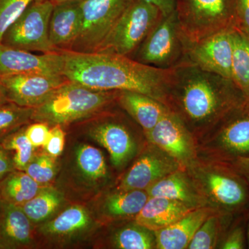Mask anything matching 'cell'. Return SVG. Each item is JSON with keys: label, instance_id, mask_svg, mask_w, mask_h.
I'll return each instance as SVG.
<instances>
[{"label": "cell", "instance_id": "cell-1", "mask_svg": "<svg viewBox=\"0 0 249 249\" xmlns=\"http://www.w3.org/2000/svg\"><path fill=\"white\" fill-rule=\"evenodd\" d=\"M62 52L63 75L70 81L98 91H136L161 103L168 98L173 69L156 68L116 54Z\"/></svg>", "mask_w": 249, "mask_h": 249}, {"label": "cell", "instance_id": "cell-2", "mask_svg": "<svg viewBox=\"0 0 249 249\" xmlns=\"http://www.w3.org/2000/svg\"><path fill=\"white\" fill-rule=\"evenodd\" d=\"M170 93L178 98L183 112L195 123L223 119L247 100L232 80L188 61L173 69Z\"/></svg>", "mask_w": 249, "mask_h": 249}, {"label": "cell", "instance_id": "cell-3", "mask_svg": "<svg viewBox=\"0 0 249 249\" xmlns=\"http://www.w3.org/2000/svg\"><path fill=\"white\" fill-rule=\"evenodd\" d=\"M117 93L91 89L69 80L34 108L32 122L64 127L94 117L116 100Z\"/></svg>", "mask_w": 249, "mask_h": 249}, {"label": "cell", "instance_id": "cell-4", "mask_svg": "<svg viewBox=\"0 0 249 249\" xmlns=\"http://www.w3.org/2000/svg\"><path fill=\"white\" fill-rule=\"evenodd\" d=\"M175 11L191 42L237 28V0H175Z\"/></svg>", "mask_w": 249, "mask_h": 249}, {"label": "cell", "instance_id": "cell-5", "mask_svg": "<svg viewBox=\"0 0 249 249\" xmlns=\"http://www.w3.org/2000/svg\"><path fill=\"white\" fill-rule=\"evenodd\" d=\"M187 41L175 11L162 16L130 58L148 66L171 70L186 61Z\"/></svg>", "mask_w": 249, "mask_h": 249}, {"label": "cell", "instance_id": "cell-6", "mask_svg": "<svg viewBox=\"0 0 249 249\" xmlns=\"http://www.w3.org/2000/svg\"><path fill=\"white\" fill-rule=\"evenodd\" d=\"M161 18L155 5L130 0L96 52L130 57Z\"/></svg>", "mask_w": 249, "mask_h": 249}, {"label": "cell", "instance_id": "cell-7", "mask_svg": "<svg viewBox=\"0 0 249 249\" xmlns=\"http://www.w3.org/2000/svg\"><path fill=\"white\" fill-rule=\"evenodd\" d=\"M53 4L47 0H34L8 28L1 43L31 52H58L49 40V27Z\"/></svg>", "mask_w": 249, "mask_h": 249}, {"label": "cell", "instance_id": "cell-8", "mask_svg": "<svg viewBox=\"0 0 249 249\" xmlns=\"http://www.w3.org/2000/svg\"><path fill=\"white\" fill-rule=\"evenodd\" d=\"M130 0H82V24L70 51L94 53L102 45Z\"/></svg>", "mask_w": 249, "mask_h": 249}, {"label": "cell", "instance_id": "cell-9", "mask_svg": "<svg viewBox=\"0 0 249 249\" xmlns=\"http://www.w3.org/2000/svg\"><path fill=\"white\" fill-rule=\"evenodd\" d=\"M97 224L88 208L73 204L36 227V235L50 245L62 247L88 238Z\"/></svg>", "mask_w": 249, "mask_h": 249}, {"label": "cell", "instance_id": "cell-10", "mask_svg": "<svg viewBox=\"0 0 249 249\" xmlns=\"http://www.w3.org/2000/svg\"><path fill=\"white\" fill-rule=\"evenodd\" d=\"M231 31H220L194 42L188 40L186 61L204 71L232 80Z\"/></svg>", "mask_w": 249, "mask_h": 249}, {"label": "cell", "instance_id": "cell-11", "mask_svg": "<svg viewBox=\"0 0 249 249\" xmlns=\"http://www.w3.org/2000/svg\"><path fill=\"white\" fill-rule=\"evenodd\" d=\"M63 74L29 73L0 78L9 102L35 108L45 102L62 85L68 82Z\"/></svg>", "mask_w": 249, "mask_h": 249}, {"label": "cell", "instance_id": "cell-12", "mask_svg": "<svg viewBox=\"0 0 249 249\" xmlns=\"http://www.w3.org/2000/svg\"><path fill=\"white\" fill-rule=\"evenodd\" d=\"M63 52L36 55L0 43V78L29 74H63Z\"/></svg>", "mask_w": 249, "mask_h": 249}, {"label": "cell", "instance_id": "cell-13", "mask_svg": "<svg viewBox=\"0 0 249 249\" xmlns=\"http://www.w3.org/2000/svg\"><path fill=\"white\" fill-rule=\"evenodd\" d=\"M69 169L70 182L84 194H94L106 183L108 168L102 152L88 143H80L73 149Z\"/></svg>", "mask_w": 249, "mask_h": 249}, {"label": "cell", "instance_id": "cell-14", "mask_svg": "<svg viewBox=\"0 0 249 249\" xmlns=\"http://www.w3.org/2000/svg\"><path fill=\"white\" fill-rule=\"evenodd\" d=\"M88 137L107 150L111 163L119 168L133 157L135 142L128 129L121 123L110 119L93 121L87 129Z\"/></svg>", "mask_w": 249, "mask_h": 249}, {"label": "cell", "instance_id": "cell-15", "mask_svg": "<svg viewBox=\"0 0 249 249\" xmlns=\"http://www.w3.org/2000/svg\"><path fill=\"white\" fill-rule=\"evenodd\" d=\"M36 242L35 225L22 207L0 199V249L29 248Z\"/></svg>", "mask_w": 249, "mask_h": 249}, {"label": "cell", "instance_id": "cell-16", "mask_svg": "<svg viewBox=\"0 0 249 249\" xmlns=\"http://www.w3.org/2000/svg\"><path fill=\"white\" fill-rule=\"evenodd\" d=\"M146 136L174 160H186L191 157V145L186 129L178 116L169 109Z\"/></svg>", "mask_w": 249, "mask_h": 249}, {"label": "cell", "instance_id": "cell-17", "mask_svg": "<svg viewBox=\"0 0 249 249\" xmlns=\"http://www.w3.org/2000/svg\"><path fill=\"white\" fill-rule=\"evenodd\" d=\"M81 1H70L54 4L49 36L51 44L58 52L70 51L80 31Z\"/></svg>", "mask_w": 249, "mask_h": 249}, {"label": "cell", "instance_id": "cell-18", "mask_svg": "<svg viewBox=\"0 0 249 249\" xmlns=\"http://www.w3.org/2000/svg\"><path fill=\"white\" fill-rule=\"evenodd\" d=\"M175 160L155 152H147L134 162L124 175L119 189L146 190L154 183L176 171Z\"/></svg>", "mask_w": 249, "mask_h": 249}, {"label": "cell", "instance_id": "cell-19", "mask_svg": "<svg viewBox=\"0 0 249 249\" xmlns=\"http://www.w3.org/2000/svg\"><path fill=\"white\" fill-rule=\"evenodd\" d=\"M223 119L224 125L218 138L221 149L235 160L249 157V100Z\"/></svg>", "mask_w": 249, "mask_h": 249}, {"label": "cell", "instance_id": "cell-20", "mask_svg": "<svg viewBox=\"0 0 249 249\" xmlns=\"http://www.w3.org/2000/svg\"><path fill=\"white\" fill-rule=\"evenodd\" d=\"M238 173L237 170H228L206 177V184L214 200L229 211H240L249 201L247 179L237 175Z\"/></svg>", "mask_w": 249, "mask_h": 249}, {"label": "cell", "instance_id": "cell-21", "mask_svg": "<svg viewBox=\"0 0 249 249\" xmlns=\"http://www.w3.org/2000/svg\"><path fill=\"white\" fill-rule=\"evenodd\" d=\"M195 206L163 197L149 196L142 211L135 217L136 224L157 231L171 225L195 209Z\"/></svg>", "mask_w": 249, "mask_h": 249}, {"label": "cell", "instance_id": "cell-22", "mask_svg": "<svg viewBox=\"0 0 249 249\" xmlns=\"http://www.w3.org/2000/svg\"><path fill=\"white\" fill-rule=\"evenodd\" d=\"M209 216H211V211L209 209H194L171 225L154 232L155 235L156 248H188L196 231Z\"/></svg>", "mask_w": 249, "mask_h": 249}, {"label": "cell", "instance_id": "cell-23", "mask_svg": "<svg viewBox=\"0 0 249 249\" xmlns=\"http://www.w3.org/2000/svg\"><path fill=\"white\" fill-rule=\"evenodd\" d=\"M116 101L148 134L164 115L168 108L155 98L136 91H118Z\"/></svg>", "mask_w": 249, "mask_h": 249}, {"label": "cell", "instance_id": "cell-24", "mask_svg": "<svg viewBox=\"0 0 249 249\" xmlns=\"http://www.w3.org/2000/svg\"><path fill=\"white\" fill-rule=\"evenodd\" d=\"M119 190L107 195L101 201L98 212L103 219L135 218L149 198L145 190Z\"/></svg>", "mask_w": 249, "mask_h": 249}, {"label": "cell", "instance_id": "cell-25", "mask_svg": "<svg viewBox=\"0 0 249 249\" xmlns=\"http://www.w3.org/2000/svg\"><path fill=\"white\" fill-rule=\"evenodd\" d=\"M45 187L36 182L26 172L14 170L0 181V199L22 206Z\"/></svg>", "mask_w": 249, "mask_h": 249}, {"label": "cell", "instance_id": "cell-26", "mask_svg": "<svg viewBox=\"0 0 249 249\" xmlns=\"http://www.w3.org/2000/svg\"><path fill=\"white\" fill-rule=\"evenodd\" d=\"M65 196L59 190L46 186L21 207L31 222L37 227L58 213L65 201Z\"/></svg>", "mask_w": 249, "mask_h": 249}, {"label": "cell", "instance_id": "cell-27", "mask_svg": "<svg viewBox=\"0 0 249 249\" xmlns=\"http://www.w3.org/2000/svg\"><path fill=\"white\" fill-rule=\"evenodd\" d=\"M149 196L163 197L195 206L196 196L183 174L175 171L160 178L147 188Z\"/></svg>", "mask_w": 249, "mask_h": 249}, {"label": "cell", "instance_id": "cell-28", "mask_svg": "<svg viewBox=\"0 0 249 249\" xmlns=\"http://www.w3.org/2000/svg\"><path fill=\"white\" fill-rule=\"evenodd\" d=\"M231 37L232 80L249 100V36L235 28Z\"/></svg>", "mask_w": 249, "mask_h": 249}, {"label": "cell", "instance_id": "cell-29", "mask_svg": "<svg viewBox=\"0 0 249 249\" xmlns=\"http://www.w3.org/2000/svg\"><path fill=\"white\" fill-rule=\"evenodd\" d=\"M151 231L136 224L119 229L112 237L116 249H150L156 247L155 236Z\"/></svg>", "mask_w": 249, "mask_h": 249}, {"label": "cell", "instance_id": "cell-30", "mask_svg": "<svg viewBox=\"0 0 249 249\" xmlns=\"http://www.w3.org/2000/svg\"><path fill=\"white\" fill-rule=\"evenodd\" d=\"M26 125L0 139V143L10 152H14L13 160L16 170L24 171L35 155V147L25 133Z\"/></svg>", "mask_w": 249, "mask_h": 249}, {"label": "cell", "instance_id": "cell-31", "mask_svg": "<svg viewBox=\"0 0 249 249\" xmlns=\"http://www.w3.org/2000/svg\"><path fill=\"white\" fill-rule=\"evenodd\" d=\"M34 108L9 102L0 106V139L32 122Z\"/></svg>", "mask_w": 249, "mask_h": 249}, {"label": "cell", "instance_id": "cell-32", "mask_svg": "<svg viewBox=\"0 0 249 249\" xmlns=\"http://www.w3.org/2000/svg\"><path fill=\"white\" fill-rule=\"evenodd\" d=\"M24 172L41 186H48L58 173L56 158L46 152L35 153Z\"/></svg>", "mask_w": 249, "mask_h": 249}, {"label": "cell", "instance_id": "cell-33", "mask_svg": "<svg viewBox=\"0 0 249 249\" xmlns=\"http://www.w3.org/2000/svg\"><path fill=\"white\" fill-rule=\"evenodd\" d=\"M219 229V218L215 215L209 216L196 231L188 249H213L217 242Z\"/></svg>", "mask_w": 249, "mask_h": 249}, {"label": "cell", "instance_id": "cell-34", "mask_svg": "<svg viewBox=\"0 0 249 249\" xmlns=\"http://www.w3.org/2000/svg\"><path fill=\"white\" fill-rule=\"evenodd\" d=\"M34 0H0V43L4 33Z\"/></svg>", "mask_w": 249, "mask_h": 249}, {"label": "cell", "instance_id": "cell-35", "mask_svg": "<svg viewBox=\"0 0 249 249\" xmlns=\"http://www.w3.org/2000/svg\"><path fill=\"white\" fill-rule=\"evenodd\" d=\"M65 137L66 133L62 126L54 125L51 127L48 140L44 147L45 152L55 158L60 157L65 148Z\"/></svg>", "mask_w": 249, "mask_h": 249}, {"label": "cell", "instance_id": "cell-36", "mask_svg": "<svg viewBox=\"0 0 249 249\" xmlns=\"http://www.w3.org/2000/svg\"><path fill=\"white\" fill-rule=\"evenodd\" d=\"M50 126L40 122L26 125L25 133L29 142L35 147H45L48 140Z\"/></svg>", "mask_w": 249, "mask_h": 249}, {"label": "cell", "instance_id": "cell-37", "mask_svg": "<svg viewBox=\"0 0 249 249\" xmlns=\"http://www.w3.org/2000/svg\"><path fill=\"white\" fill-rule=\"evenodd\" d=\"M245 231L241 225L232 228L223 241V249H242L245 248Z\"/></svg>", "mask_w": 249, "mask_h": 249}, {"label": "cell", "instance_id": "cell-38", "mask_svg": "<svg viewBox=\"0 0 249 249\" xmlns=\"http://www.w3.org/2000/svg\"><path fill=\"white\" fill-rule=\"evenodd\" d=\"M237 28L249 36V0H237Z\"/></svg>", "mask_w": 249, "mask_h": 249}, {"label": "cell", "instance_id": "cell-39", "mask_svg": "<svg viewBox=\"0 0 249 249\" xmlns=\"http://www.w3.org/2000/svg\"><path fill=\"white\" fill-rule=\"evenodd\" d=\"M14 170L12 155L0 143V181Z\"/></svg>", "mask_w": 249, "mask_h": 249}, {"label": "cell", "instance_id": "cell-40", "mask_svg": "<svg viewBox=\"0 0 249 249\" xmlns=\"http://www.w3.org/2000/svg\"><path fill=\"white\" fill-rule=\"evenodd\" d=\"M155 5L161 13L162 16H169L175 11V0H145Z\"/></svg>", "mask_w": 249, "mask_h": 249}, {"label": "cell", "instance_id": "cell-41", "mask_svg": "<svg viewBox=\"0 0 249 249\" xmlns=\"http://www.w3.org/2000/svg\"><path fill=\"white\" fill-rule=\"evenodd\" d=\"M234 168L249 183V157H241L233 161Z\"/></svg>", "mask_w": 249, "mask_h": 249}, {"label": "cell", "instance_id": "cell-42", "mask_svg": "<svg viewBox=\"0 0 249 249\" xmlns=\"http://www.w3.org/2000/svg\"><path fill=\"white\" fill-rule=\"evenodd\" d=\"M9 102V101L8 99L6 89H5L4 87L0 83V106Z\"/></svg>", "mask_w": 249, "mask_h": 249}, {"label": "cell", "instance_id": "cell-43", "mask_svg": "<svg viewBox=\"0 0 249 249\" xmlns=\"http://www.w3.org/2000/svg\"><path fill=\"white\" fill-rule=\"evenodd\" d=\"M47 1H50L54 5L58 4V3L65 2V1H78V0H47Z\"/></svg>", "mask_w": 249, "mask_h": 249}, {"label": "cell", "instance_id": "cell-44", "mask_svg": "<svg viewBox=\"0 0 249 249\" xmlns=\"http://www.w3.org/2000/svg\"><path fill=\"white\" fill-rule=\"evenodd\" d=\"M247 240H248V241H247V242H248V247L249 249V219L248 222V228H247Z\"/></svg>", "mask_w": 249, "mask_h": 249}]
</instances>
